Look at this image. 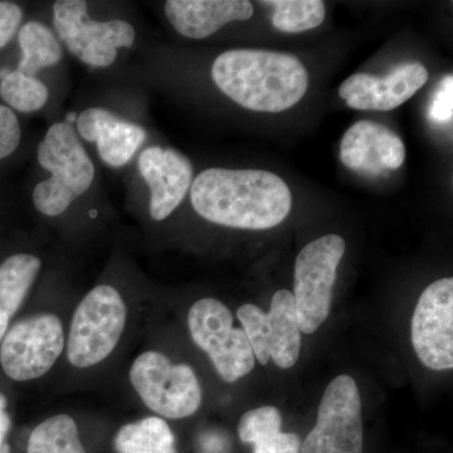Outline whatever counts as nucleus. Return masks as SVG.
Masks as SVG:
<instances>
[{
    "label": "nucleus",
    "instance_id": "obj_1",
    "mask_svg": "<svg viewBox=\"0 0 453 453\" xmlns=\"http://www.w3.org/2000/svg\"><path fill=\"white\" fill-rule=\"evenodd\" d=\"M193 208L216 225L273 228L291 211V192L276 174L256 169L204 170L190 187Z\"/></svg>",
    "mask_w": 453,
    "mask_h": 453
},
{
    "label": "nucleus",
    "instance_id": "obj_2",
    "mask_svg": "<svg viewBox=\"0 0 453 453\" xmlns=\"http://www.w3.org/2000/svg\"><path fill=\"white\" fill-rule=\"evenodd\" d=\"M217 88L238 105L282 112L305 96L309 73L296 56L261 50H232L211 67Z\"/></svg>",
    "mask_w": 453,
    "mask_h": 453
},
{
    "label": "nucleus",
    "instance_id": "obj_3",
    "mask_svg": "<svg viewBox=\"0 0 453 453\" xmlns=\"http://www.w3.org/2000/svg\"><path fill=\"white\" fill-rule=\"evenodd\" d=\"M37 157L50 178L35 188L33 203L44 216H59L94 183V163L67 122H57L50 127Z\"/></svg>",
    "mask_w": 453,
    "mask_h": 453
},
{
    "label": "nucleus",
    "instance_id": "obj_4",
    "mask_svg": "<svg viewBox=\"0 0 453 453\" xmlns=\"http://www.w3.org/2000/svg\"><path fill=\"white\" fill-rule=\"evenodd\" d=\"M127 309L120 292L101 285L88 292L74 312L68 336L67 357L77 368L105 360L118 345Z\"/></svg>",
    "mask_w": 453,
    "mask_h": 453
},
{
    "label": "nucleus",
    "instance_id": "obj_5",
    "mask_svg": "<svg viewBox=\"0 0 453 453\" xmlns=\"http://www.w3.org/2000/svg\"><path fill=\"white\" fill-rule=\"evenodd\" d=\"M347 243L327 234L303 247L295 264L294 299L300 332L315 333L326 320L332 306L336 271Z\"/></svg>",
    "mask_w": 453,
    "mask_h": 453
},
{
    "label": "nucleus",
    "instance_id": "obj_6",
    "mask_svg": "<svg viewBox=\"0 0 453 453\" xmlns=\"http://www.w3.org/2000/svg\"><path fill=\"white\" fill-rule=\"evenodd\" d=\"M130 380L142 402L165 418H186L201 407L202 390L195 371L187 365H173L157 351L136 357Z\"/></svg>",
    "mask_w": 453,
    "mask_h": 453
},
{
    "label": "nucleus",
    "instance_id": "obj_7",
    "mask_svg": "<svg viewBox=\"0 0 453 453\" xmlns=\"http://www.w3.org/2000/svg\"><path fill=\"white\" fill-rule=\"evenodd\" d=\"M188 325L196 345L208 354L226 383L250 374L256 357L242 329L234 327V316L216 299L196 301L188 315Z\"/></svg>",
    "mask_w": 453,
    "mask_h": 453
},
{
    "label": "nucleus",
    "instance_id": "obj_8",
    "mask_svg": "<svg viewBox=\"0 0 453 453\" xmlns=\"http://www.w3.org/2000/svg\"><path fill=\"white\" fill-rule=\"evenodd\" d=\"M53 26L68 50L91 67H109L119 49H130L135 42V29L130 23L89 19L88 3L83 0H57Z\"/></svg>",
    "mask_w": 453,
    "mask_h": 453
},
{
    "label": "nucleus",
    "instance_id": "obj_9",
    "mask_svg": "<svg viewBox=\"0 0 453 453\" xmlns=\"http://www.w3.org/2000/svg\"><path fill=\"white\" fill-rule=\"evenodd\" d=\"M362 402L356 380L339 375L325 389L315 427L300 453H363Z\"/></svg>",
    "mask_w": 453,
    "mask_h": 453
},
{
    "label": "nucleus",
    "instance_id": "obj_10",
    "mask_svg": "<svg viewBox=\"0 0 453 453\" xmlns=\"http://www.w3.org/2000/svg\"><path fill=\"white\" fill-rule=\"evenodd\" d=\"M237 318L259 365H266L270 360L281 369L296 365L301 332L292 292L277 291L268 312L251 303L241 306Z\"/></svg>",
    "mask_w": 453,
    "mask_h": 453
},
{
    "label": "nucleus",
    "instance_id": "obj_11",
    "mask_svg": "<svg viewBox=\"0 0 453 453\" xmlns=\"http://www.w3.org/2000/svg\"><path fill=\"white\" fill-rule=\"evenodd\" d=\"M65 347L58 316L37 314L7 330L0 347V365L17 381L37 380L55 365Z\"/></svg>",
    "mask_w": 453,
    "mask_h": 453
},
{
    "label": "nucleus",
    "instance_id": "obj_12",
    "mask_svg": "<svg viewBox=\"0 0 453 453\" xmlns=\"http://www.w3.org/2000/svg\"><path fill=\"white\" fill-rule=\"evenodd\" d=\"M412 344L432 371L453 368V280L431 283L419 297L412 318Z\"/></svg>",
    "mask_w": 453,
    "mask_h": 453
},
{
    "label": "nucleus",
    "instance_id": "obj_13",
    "mask_svg": "<svg viewBox=\"0 0 453 453\" xmlns=\"http://www.w3.org/2000/svg\"><path fill=\"white\" fill-rule=\"evenodd\" d=\"M428 80V71L421 64H404L387 77L357 73L339 88V96L356 110L390 111L414 96Z\"/></svg>",
    "mask_w": 453,
    "mask_h": 453
},
{
    "label": "nucleus",
    "instance_id": "obj_14",
    "mask_svg": "<svg viewBox=\"0 0 453 453\" xmlns=\"http://www.w3.org/2000/svg\"><path fill=\"white\" fill-rule=\"evenodd\" d=\"M139 172L150 188L151 219H168L192 187V164L173 149L150 146L140 155Z\"/></svg>",
    "mask_w": 453,
    "mask_h": 453
},
{
    "label": "nucleus",
    "instance_id": "obj_15",
    "mask_svg": "<svg viewBox=\"0 0 453 453\" xmlns=\"http://www.w3.org/2000/svg\"><path fill=\"white\" fill-rule=\"evenodd\" d=\"M77 130L86 142H96L101 159L113 168L129 163L146 139L142 127L100 107L85 110L77 119Z\"/></svg>",
    "mask_w": 453,
    "mask_h": 453
},
{
    "label": "nucleus",
    "instance_id": "obj_16",
    "mask_svg": "<svg viewBox=\"0 0 453 453\" xmlns=\"http://www.w3.org/2000/svg\"><path fill=\"white\" fill-rule=\"evenodd\" d=\"M164 11L175 31L192 40L210 37L226 23L253 16L252 3L247 0H169Z\"/></svg>",
    "mask_w": 453,
    "mask_h": 453
},
{
    "label": "nucleus",
    "instance_id": "obj_17",
    "mask_svg": "<svg viewBox=\"0 0 453 453\" xmlns=\"http://www.w3.org/2000/svg\"><path fill=\"white\" fill-rule=\"evenodd\" d=\"M41 267V259L28 253L11 256L0 265V342L9 321L25 303Z\"/></svg>",
    "mask_w": 453,
    "mask_h": 453
},
{
    "label": "nucleus",
    "instance_id": "obj_18",
    "mask_svg": "<svg viewBox=\"0 0 453 453\" xmlns=\"http://www.w3.org/2000/svg\"><path fill=\"white\" fill-rule=\"evenodd\" d=\"M113 446L118 453H177L174 434L159 417L125 425L116 434Z\"/></svg>",
    "mask_w": 453,
    "mask_h": 453
},
{
    "label": "nucleus",
    "instance_id": "obj_19",
    "mask_svg": "<svg viewBox=\"0 0 453 453\" xmlns=\"http://www.w3.org/2000/svg\"><path fill=\"white\" fill-rule=\"evenodd\" d=\"M22 59L18 73L35 77L42 68L52 67L61 61L62 47L49 27L40 22H29L19 31Z\"/></svg>",
    "mask_w": 453,
    "mask_h": 453
},
{
    "label": "nucleus",
    "instance_id": "obj_20",
    "mask_svg": "<svg viewBox=\"0 0 453 453\" xmlns=\"http://www.w3.org/2000/svg\"><path fill=\"white\" fill-rule=\"evenodd\" d=\"M28 453H88L73 417L58 414L33 429Z\"/></svg>",
    "mask_w": 453,
    "mask_h": 453
},
{
    "label": "nucleus",
    "instance_id": "obj_21",
    "mask_svg": "<svg viewBox=\"0 0 453 453\" xmlns=\"http://www.w3.org/2000/svg\"><path fill=\"white\" fill-rule=\"evenodd\" d=\"M377 122L362 120L345 133L340 144V157L349 169L366 174L383 172L374 150V134Z\"/></svg>",
    "mask_w": 453,
    "mask_h": 453
},
{
    "label": "nucleus",
    "instance_id": "obj_22",
    "mask_svg": "<svg viewBox=\"0 0 453 453\" xmlns=\"http://www.w3.org/2000/svg\"><path fill=\"white\" fill-rule=\"evenodd\" d=\"M275 9L273 27L285 33H301L318 28L324 22L326 8L321 0H273L262 2Z\"/></svg>",
    "mask_w": 453,
    "mask_h": 453
},
{
    "label": "nucleus",
    "instance_id": "obj_23",
    "mask_svg": "<svg viewBox=\"0 0 453 453\" xmlns=\"http://www.w3.org/2000/svg\"><path fill=\"white\" fill-rule=\"evenodd\" d=\"M0 96L18 111L35 112L46 105L50 92L40 80L14 71L0 82Z\"/></svg>",
    "mask_w": 453,
    "mask_h": 453
},
{
    "label": "nucleus",
    "instance_id": "obj_24",
    "mask_svg": "<svg viewBox=\"0 0 453 453\" xmlns=\"http://www.w3.org/2000/svg\"><path fill=\"white\" fill-rule=\"evenodd\" d=\"M281 413L276 407L267 405V407L256 408L241 417L238 436L242 442L255 445L262 438L281 432Z\"/></svg>",
    "mask_w": 453,
    "mask_h": 453
},
{
    "label": "nucleus",
    "instance_id": "obj_25",
    "mask_svg": "<svg viewBox=\"0 0 453 453\" xmlns=\"http://www.w3.org/2000/svg\"><path fill=\"white\" fill-rule=\"evenodd\" d=\"M374 150L378 162L384 170L401 168L405 160V146L401 138L395 133L377 124L374 134Z\"/></svg>",
    "mask_w": 453,
    "mask_h": 453
},
{
    "label": "nucleus",
    "instance_id": "obj_26",
    "mask_svg": "<svg viewBox=\"0 0 453 453\" xmlns=\"http://www.w3.org/2000/svg\"><path fill=\"white\" fill-rule=\"evenodd\" d=\"M22 130L16 113L8 106L0 105V160L17 150Z\"/></svg>",
    "mask_w": 453,
    "mask_h": 453
},
{
    "label": "nucleus",
    "instance_id": "obj_27",
    "mask_svg": "<svg viewBox=\"0 0 453 453\" xmlns=\"http://www.w3.org/2000/svg\"><path fill=\"white\" fill-rule=\"evenodd\" d=\"M453 111V77H443L432 98L429 107V119L436 124H449L452 120Z\"/></svg>",
    "mask_w": 453,
    "mask_h": 453
},
{
    "label": "nucleus",
    "instance_id": "obj_28",
    "mask_svg": "<svg viewBox=\"0 0 453 453\" xmlns=\"http://www.w3.org/2000/svg\"><path fill=\"white\" fill-rule=\"evenodd\" d=\"M253 446V453H300L301 440L299 434L277 432L262 438Z\"/></svg>",
    "mask_w": 453,
    "mask_h": 453
},
{
    "label": "nucleus",
    "instance_id": "obj_29",
    "mask_svg": "<svg viewBox=\"0 0 453 453\" xmlns=\"http://www.w3.org/2000/svg\"><path fill=\"white\" fill-rule=\"evenodd\" d=\"M23 19V11L16 3L0 2V49L16 35Z\"/></svg>",
    "mask_w": 453,
    "mask_h": 453
},
{
    "label": "nucleus",
    "instance_id": "obj_30",
    "mask_svg": "<svg viewBox=\"0 0 453 453\" xmlns=\"http://www.w3.org/2000/svg\"><path fill=\"white\" fill-rule=\"evenodd\" d=\"M9 428H11V417L7 412V399L0 393V449L4 445Z\"/></svg>",
    "mask_w": 453,
    "mask_h": 453
},
{
    "label": "nucleus",
    "instance_id": "obj_31",
    "mask_svg": "<svg viewBox=\"0 0 453 453\" xmlns=\"http://www.w3.org/2000/svg\"><path fill=\"white\" fill-rule=\"evenodd\" d=\"M0 453H12L11 452V449H9V446L8 445H3L2 446V449H0Z\"/></svg>",
    "mask_w": 453,
    "mask_h": 453
}]
</instances>
